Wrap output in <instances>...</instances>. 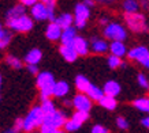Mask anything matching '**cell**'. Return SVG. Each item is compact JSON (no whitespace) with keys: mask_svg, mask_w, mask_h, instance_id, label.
<instances>
[{"mask_svg":"<svg viewBox=\"0 0 149 133\" xmlns=\"http://www.w3.org/2000/svg\"><path fill=\"white\" fill-rule=\"evenodd\" d=\"M148 114H149V109H148Z\"/></svg>","mask_w":149,"mask_h":133,"instance_id":"cell-47","label":"cell"},{"mask_svg":"<svg viewBox=\"0 0 149 133\" xmlns=\"http://www.w3.org/2000/svg\"><path fill=\"white\" fill-rule=\"evenodd\" d=\"M59 53L62 54V57H63L67 62H74L75 60H77L78 56H79L72 45H60Z\"/></svg>","mask_w":149,"mask_h":133,"instance_id":"cell-12","label":"cell"},{"mask_svg":"<svg viewBox=\"0 0 149 133\" xmlns=\"http://www.w3.org/2000/svg\"><path fill=\"white\" fill-rule=\"evenodd\" d=\"M103 34L111 41H125L127 38L126 29L118 22H109L107 26H104Z\"/></svg>","mask_w":149,"mask_h":133,"instance_id":"cell-5","label":"cell"},{"mask_svg":"<svg viewBox=\"0 0 149 133\" xmlns=\"http://www.w3.org/2000/svg\"><path fill=\"white\" fill-rule=\"evenodd\" d=\"M41 58H42V53H41L40 49H32V50H29L26 53V56L23 57L25 62L26 64H38L41 61Z\"/></svg>","mask_w":149,"mask_h":133,"instance_id":"cell-19","label":"cell"},{"mask_svg":"<svg viewBox=\"0 0 149 133\" xmlns=\"http://www.w3.org/2000/svg\"><path fill=\"white\" fill-rule=\"evenodd\" d=\"M6 26L13 31L27 33V31H30L33 29L34 23H33V19L25 14V15H21V16H17V18L6 19Z\"/></svg>","mask_w":149,"mask_h":133,"instance_id":"cell-3","label":"cell"},{"mask_svg":"<svg viewBox=\"0 0 149 133\" xmlns=\"http://www.w3.org/2000/svg\"><path fill=\"white\" fill-rule=\"evenodd\" d=\"M92 133H109V130L103 125H95L92 128Z\"/></svg>","mask_w":149,"mask_h":133,"instance_id":"cell-36","label":"cell"},{"mask_svg":"<svg viewBox=\"0 0 149 133\" xmlns=\"http://www.w3.org/2000/svg\"><path fill=\"white\" fill-rule=\"evenodd\" d=\"M116 125L119 129H123V130H126L129 129V122H127L126 118H123V117H118L116 118Z\"/></svg>","mask_w":149,"mask_h":133,"instance_id":"cell-35","label":"cell"},{"mask_svg":"<svg viewBox=\"0 0 149 133\" xmlns=\"http://www.w3.org/2000/svg\"><path fill=\"white\" fill-rule=\"evenodd\" d=\"M84 3H85L88 7H93V5H95V0H84Z\"/></svg>","mask_w":149,"mask_h":133,"instance_id":"cell-42","label":"cell"},{"mask_svg":"<svg viewBox=\"0 0 149 133\" xmlns=\"http://www.w3.org/2000/svg\"><path fill=\"white\" fill-rule=\"evenodd\" d=\"M95 1H99L101 4H111V3H113V0H95Z\"/></svg>","mask_w":149,"mask_h":133,"instance_id":"cell-43","label":"cell"},{"mask_svg":"<svg viewBox=\"0 0 149 133\" xmlns=\"http://www.w3.org/2000/svg\"><path fill=\"white\" fill-rule=\"evenodd\" d=\"M6 64L10 65L11 68H15V69H21V68H22V61H21L18 57L13 56V54H7V57H6Z\"/></svg>","mask_w":149,"mask_h":133,"instance_id":"cell-29","label":"cell"},{"mask_svg":"<svg viewBox=\"0 0 149 133\" xmlns=\"http://www.w3.org/2000/svg\"><path fill=\"white\" fill-rule=\"evenodd\" d=\"M91 16V7L82 1V3H78L74 8V25L77 29H84L86 26V22Z\"/></svg>","mask_w":149,"mask_h":133,"instance_id":"cell-6","label":"cell"},{"mask_svg":"<svg viewBox=\"0 0 149 133\" xmlns=\"http://www.w3.org/2000/svg\"><path fill=\"white\" fill-rule=\"evenodd\" d=\"M123 11L126 14H133V12H138L140 8V1L138 0H125L123 1Z\"/></svg>","mask_w":149,"mask_h":133,"instance_id":"cell-26","label":"cell"},{"mask_svg":"<svg viewBox=\"0 0 149 133\" xmlns=\"http://www.w3.org/2000/svg\"><path fill=\"white\" fill-rule=\"evenodd\" d=\"M141 122H142V125H144L145 128H149V115L148 117H145V118H142Z\"/></svg>","mask_w":149,"mask_h":133,"instance_id":"cell-41","label":"cell"},{"mask_svg":"<svg viewBox=\"0 0 149 133\" xmlns=\"http://www.w3.org/2000/svg\"><path fill=\"white\" fill-rule=\"evenodd\" d=\"M4 133H18V132H17L15 129H8V130H6Z\"/></svg>","mask_w":149,"mask_h":133,"instance_id":"cell-46","label":"cell"},{"mask_svg":"<svg viewBox=\"0 0 149 133\" xmlns=\"http://www.w3.org/2000/svg\"><path fill=\"white\" fill-rule=\"evenodd\" d=\"M27 71H29V73H32V75H38L40 72H38V66H37V64H27Z\"/></svg>","mask_w":149,"mask_h":133,"instance_id":"cell-37","label":"cell"},{"mask_svg":"<svg viewBox=\"0 0 149 133\" xmlns=\"http://www.w3.org/2000/svg\"><path fill=\"white\" fill-rule=\"evenodd\" d=\"M71 118L75 122H78V124H84V122H86L88 121V118H89V111H82V110H77L75 113H72Z\"/></svg>","mask_w":149,"mask_h":133,"instance_id":"cell-28","label":"cell"},{"mask_svg":"<svg viewBox=\"0 0 149 133\" xmlns=\"http://www.w3.org/2000/svg\"><path fill=\"white\" fill-rule=\"evenodd\" d=\"M72 106L75 107V110L91 111L93 106V99L86 93H78L72 99Z\"/></svg>","mask_w":149,"mask_h":133,"instance_id":"cell-8","label":"cell"},{"mask_svg":"<svg viewBox=\"0 0 149 133\" xmlns=\"http://www.w3.org/2000/svg\"><path fill=\"white\" fill-rule=\"evenodd\" d=\"M137 80H138V84H140L142 88H149V82L144 73H140L138 77H137Z\"/></svg>","mask_w":149,"mask_h":133,"instance_id":"cell-34","label":"cell"},{"mask_svg":"<svg viewBox=\"0 0 149 133\" xmlns=\"http://www.w3.org/2000/svg\"><path fill=\"white\" fill-rule=\"evenodd\" d=\"M100 23H101L103 26H107L109 22H108V19H107V18H101V19H100Z\"/></svg>","mask_w":149,"mask_h":133,"instance_id":"cell-44","label":"cell"},{"mask_svg":"<svg viewBox=\"0 0 149 133\" xmlns=\"http://www.w3.org/2000/svg\"><path fill=\"white\" fill-rule=\"evenodd\" d=\"M41 1H44L45 4H51V3H56V0H41Z\"/></svg>","mask_w":149,"mask_h":133,"instance_id":"cell-45","label":"cell"},{"mask_svg":"<svg viewBox=\"0 0 149 133\" xmlns=\"http://www.w3.org/2000/svg\"><path fill=\"white\" fill-rule=\"evenodd\" d=\"M13 30H10V29H0V46L4 49L7 48L10 45V42H11V40H13V33H11Z\"/></svg>","mask_w":149,"mask_h":133,"instance_id":"cell-25","label":"cell"},{"mask_svg":"<svg viewBox=\"0 0 149 133\" xmlns=\"http://www.w3.org/2000/svg\"><path fill=\"white\" fill-rule=\"evenodd\" d=\"M92 52H95L97 54H103L109 50V44H107L105 40H99V38H93L91 44Z\"/></svg>","mask_w":149,"mask_h":133,"instance_id":"cell-16","label":"cell"},{"mask_svg":"<svg viewBox=\"0 0 149 133\" xmlns=\"http://www.w3.org/2000/svg\"><path fill=\"white\" fill-rule=\"evenodd\" d=\"M68 93H70V86H68L67 82H64V80L56 82V84H55V90H54V97L63 98V97H66Z\"/></svg>","mask_w":149,"mask_h":133,"instance_id":"cell-18","label":"cell"},{"mask_svg":"<svg viewBox=\"0 0 149 133\" xmlns=\"http://www.w3.org/2000/svg\"><path fill=\"white\" fill-rule=\"evenodd\" d=\"M79 128H81V124L75 122L72 118L67 120L66 121V124H64V130H66V132H77Z\"/></svg>","mask_w":149,"mask_h":133,"instance_id":"cell-32","label":"cell"},{"mask_svg":"<svg viewBox=\"0 0 149 133\" xmlns=\"http://www.w3.org/2000/svg\"><path fill=\"white\" fill-rule=\"evenodd\" d=\"M75 38H77V30H75V27L70 26V27L63 29L60 42H62V45H72Z\"/></svg>","mask_w":149,"mask_h":133,"instance_id":"cell-15","label":"cell"},{"mask_svg":"<svg viewBox=\"0 0 149 133\" xmlns=\"http://www.w3.org/2000/svg\"><path fill=\"white\" fill-rule=\"evenodd\" d=\"M36 84L40 88V99L41 101H45L51 95H54V90L56 82L54 79V75L49 72H40L37 75L36 79Z\"/></svg>","mask_w":149,"mask_h":133,"instance_id":"cell-1","label":"cell"},{"mask_svg":"<svg viewBox=\"0 0 149 133\" xmlns=\"http://www.w3.org/2000/svg\"><path fill=\"white\" fill-rule=\"evenodd\" d=\"M30 14H32V18L36 19V21H47V19H49L48 5L44 1H41V0L37 1L34 5H32Z\"/></svg>","mask_w":149,"mask_h":133,"instance_id":"cell-10","label":"cell"},{"mask_svg":"<svg viewBox=\"0 0 149 133\" xmlns=\"http://www.w3.org/2000/svg\"><path fill=\"white\" fill-rule=\"evenodd\" d=\"M44 118H45V114L41 109V105L32 107V110L23 118V130L25 132H33L36 128H40L41 125L44 124Z\"/></svg>","mask_w":149,"mask_h":133,"instance_id":"cell-2","label":"cell"},{"mask_svg":"<svg viewBox=\"0 0 149 133\" xmlns=\"http://www.w3.org/2000/svg\"><path fill=\"white\" fill-rule=\"evenodd\" d=\"M107 62H108V66L111 68V69H115V68H119V66L123 65L122 57L115 56V54H111V56H108V58H107Z\"/></svg>","mask_w":149,"mask_h":133,"instance_id":"cell-31","label":"cell"},{"mask_svg":"<svg viewBox=\"0 0 149 133\" xmlns=\"http://www.w3.org/2000/svg\"><path fill=\"white\" fill-rule=\"evenodd\" d=\"M127 57L130 60H136L142 66L149 69V50L145 46H136L127 52Z\"/></svg>","mask_w":149,"mask_h":133,"instance_id":"cell-7","label":"cell"},{"mask_svg":"<svg viewBox=\"0 0 149 133\" xmlns=\"http://www.w3.org/2000/svg\"><path fill=\"white\" fill-rule=\"evenodd\" d=\"M141 7L144 10H146V11H149V0H141Z\"/></svg>","mask_w":149,"mask_h":133,"instance_id":"cell-40","label":"cell"},{"mask_svg":"<svg viewBox=\"0 0 149 133\" xmlns=\"http://www.w3.org/2000/svg\"><path fill=\"white\" fill-rule=\"evenodd\" d=\"M14 129L19 132V130H23V118H18V120L15 121V124H14Z\"/></svg>","mask_w":149,"mask_h":133,"instance_id":"cell-38","label":"cell"},{"mask_svg":"<svg viewBox=\"0 0 149 133\" xmlns=\"http://www.w3.org/2000/svg\"><path fill=\"white\" fill-rule=\"evenodd\" d=\"M29 133H34V132H29Z\"/></svg>","mask_w":149,"mask_h":133,"instance_id":"cell-48","label":"cell"},{"mask_svg":"<svg viewBox=\"0 0 149 133\" xmlns=\"http://www.w3.org/2000/svg\"><path fill=\"white\" fill-rule=\"evenodd\" d=\"M99 103H100V106L107 109V110H115L118 106V102H116V99H115V97H111V95H104L99 101Z\"/></svg>","mask_w":149,"mask_h":133,"instance_id":"cell-21","label":"cell"},{"mask_svg":"<svg viewBox=\"0 0 149 133\" xmlns=\"http://www.w3.org/2000/svg\"><path fill=\"white\" fill-rule=\"evenodd\" d=\"M72 46L75 48V50L78 52L79 56H86V54L89 53V49H91V44H89L85 38H82V37H79V36H77V38L74 40Z\"/></svg>","mask_w":149,"mask_h":133,"instance_id":"cell-13","label":"cell"},{"mask_svg":"<svg viewBox=\"0 0 149 133\" xmlns=\"http://www.w3.org/2000/svg\"><path fill=\"white\" fill-rule=\"evenodd\" d=\"M40 133H66V130H62V128H54V126L42 124L40 126Z\"/></svg>","mask_w":149,"mask_h":133,"instance_id":"cell-33","label":"cell"},{"mask_svg":"<svg viewBox=\"0 0 149 133\" xmlns=\"http://www.w3.org/2000/svg\"><path fill=\"white\" fill-rule=\"evenodd\" d=\"M86 94H88V95H89L93 101H96V102H99L100 99L105 95L104 88H100V87H97V86H95V84H91V87L88 88Z\"/></svg>","mask_w":149,"mask_h":133,"instance_id":"cell-24","label":"cell"},{"mask_svg":"<svg viewBox=\"0 0 149 133\" xmlns=\"http://www.w3.org/2000/svg\"><path fill=\"white\" fill-rule=\"evenodd\" d=\"M104 93H105V95H111V97H115L116 98L119 94H120V84L118 83V82H115V80H108L105 84H104Z\"/></svg>","mask_w":149,"mask_h":133,"instance_id":"cell-17","label":"cell"},{"mask_svg":"<svg viewBox=\"0 0 149 133\" xmlns=\"http://www.w3.org/2000/svg\"><path fill=\"white\" fill-rule=\"evenodd\" d=\"M26 5H23L22 3L14 5L6 12V19H11V18H17V16H21V15H25L26 14Z\"/></svg>","mask_w":149,"mask_h":133,"instance_id":"cell-20","label":"cell"},{"mask_svg":"<svg viewBox=\"0 0 149 133\" xmlns=\"http://www.w3.org/2000/svg\"><path fill=\"white\" fill-rule=\"evenodd\" d=\"M125 21H126L127 27L134 33H145L149 29L146 19L142 14L133 12V14H126L125 15Z\"/></svg>","mask_w":149,"mask_h":133,"instance_id":"cell-4","label":"cell"},{"mask_svg":"<svg viewBox=\"0 0 149 133\" xmlns=\"http://www.w3.org/2000/svg\"><path fill=\"white\" fill-rule=\"evenodd\" d=\"M109 52L111 54H115V56H119V57H123L127 54V48L125 45V41H111L109 44Z\"/></svg>","mask_w":149,"mask_h":133,"instance_id":"cell-14","label":"cell"},{"mask_svg":"<svg viewBox=\"0 0 149 133\" xmlns=\"http://www.w3.org/2000/svg\"><path fill=\"white\" fill-rule=\"evenodd\" d=\"M66 115L62 113V111H54L51 114H47L45 118H44V124L49 125V126H54V128H64V124H66Z\"/></svg>","mask_w":149,"mask_h":133,"instance_id":"cell-9","label":"cell"},{"mask_svg":"<svg viewBox=\"0 0 149 133\" xmlns=\"http://www.w3.org/2000/svg\"><path fill=\"white\" fill-rule=\"evenodd\" d=\"M41 109H42V111H44V114H51V113H54V111H56V106H55V103L51 101L49 98L48 99H45V101H41Z\"/></svg>","mask_w":149,"mask_h":133,"instance_id":"cell-30","label":"cell"},{"mask_svg":"<svg viewBox=\"0 0 149 133\" xmlns=\"http://www.w3.org/2000/svg\"><path fill=\"white\" fill-rule=\"evenodd\" d=\"M91 82H89V79L86 77V76L84 75H78L77 77H75V88L79 91V93H86L88 91V88L91 87Z\"/></svg>","mask_w":149,"mask_h":133,"instance_id":"cell-22","label":"cell"},{"mask_svg":"<svg viewBox=\"0 0 149 133\" xmlns=\"http://www.w3.org/2000/svg\"><path fill=\"white\" fill-rule=\"evenodd\" d=\"M62 33H63V29L56 22L48 23V26H47V29H45V37L49 41H54V42L55 41H59L62 38Z\"/></svg>","mask_w":149,"mask_h":133,"instance_id":"cell-11","label":"cell"},{"mask_svg":"<svg viewBox=\"0 0 149 133\" xmlns=\"http://www.w3.org/2000/svg\"><path fill=\"white\" fill-rule=\"evenodd\" d=\"M55 22L58 23V25H60L62 29H66V27L72 26V23H74V16H72L71 14H62V15L56 16Z\"/></svg>","mask_w":149,"mask_h":133,"instance_id":"cell-23","label":"cell"},{"mask_svg":"<svg viewBox=\"0 0 149 133\" xmlns=\"http://www.w3.org/2000/svg\"><path fill=\"white\" fill-rule=\"evenodd\" d=\"M133 106L136 107L137 110L148 113V109H149V99H148V98H145V97H141V98H138V99H136V101L133 102Z\"/></svg>","mask_w":149,"mask_h":133,"instance_id":"cell-27","label":"cell"},{"mask_svg":"<svg viewBox=\"0 0 149 133\" xmlns=\"http://www.w3.org/2000/svg\"><path fill=\"white\" fill-rule=\"evenodd\" d=\"M19 1L23 5H26V7H32V5H34L37 3V0H19Z\"/></svg>","mask_w":149,"mask_h":133,"instance_id":"cell-39","label":"cell"}]
</instances>
